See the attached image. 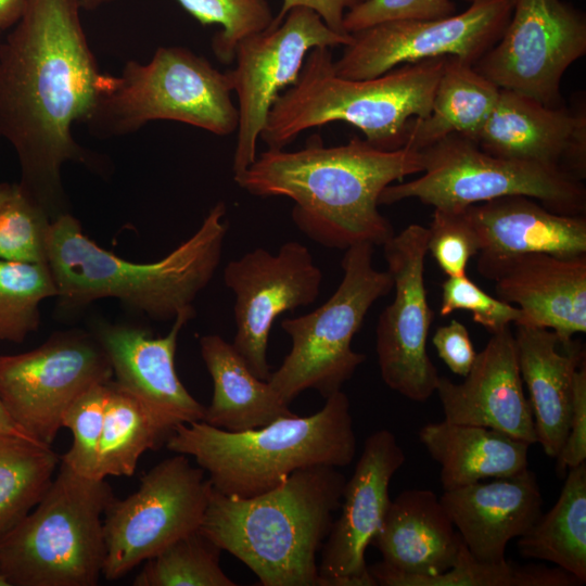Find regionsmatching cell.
<instances>
[{
    "mask_svg": "<svg viewBox=\"0 0 586 586\" xmlns=\"http://www.w3.org/2000/svg\"><path fill=\"white\" fill-rule=\"evenodd\" d=\"M80 10V0H27L0 43V139L16 154L20 189L51 220L67 213L62 167L88 157L73 127L87 120L106 77Z\"/></svg>",
    "mask_w": 586,
    "mask_h": 586,
    "instance_id": "cell-1",
    "label": "cell"
},
{
    "mask_svg": "<svg viewBox=\"0 0 586 586\" xmlns=\"http://www.w3.org/2000/svg\"><path fill=\"white\" fill-rule=\"evenodd\" d=\"M422 171L419 151H385L358 137L324 146L316 136L296 151L267 149L233 180L255 196L291 199L292 220L302 233L345 251L358 243L383 245L395 234L379 198L394 181Z\"/></svg>",
    "mask_w": 586,
    "mask_h": 586,
    "instance_id": "cell-2",
    "label": "cell"
},
{
    "mask_svg": "<svg viewBox=\"0 0 586 586\" xmlns=\"http://www.w3.org/2000/svg\"><path fill=\"white\" fill-rule=\"evenodd\" d=\"M337 469L298 470L246 498L212 487L200 532L243 562L263 586H323L317 555L341 505L346 479Z\"/></svg>",
    "mask_w": 586,
    "mask_h": 586,
    "instance_id": "cell-3",
    "label": "cell"
},
{
    "mask_svg": "<svg viewBox=\"0 0 586 586\" xmlns=\"http://www.w3.org/2000/svg\"><path fill=\"white\" fill-rule=\"evenodd\" d=\"M226 215V204L218 202L188 240L149 264L114 255L90 240L71 214L58 216L50 224L47 249L61 306L73 309L115 297L154 320L175 319L193 307L218 268L229 227Z\"/></svg>",
    "mask_w": 586,
    "mask_h": 586,
    "instance_id": "cell-4",
    "label": "cell"
},
{
    "mask_svg": "<svg viewBox=\"0 0 586 586\" xmlns=\"http://www.w3.org/2000/svg\"><path fill=\"white\" fill-rule=\"evenodd\" d=\"M446 59L405 63L373 78L348 79L334 72L331 48H314L295 84L272 104L260 138L268 149L281 150L309 128L345 122L378 149H400L408 122L429 116Z\"/></svg>",
    "mask_w": 586,
    "mask_h": 586,
    "instance_id": "cell-5",
    "label": "cell"
},
{
    "mask_svg": "<svg viewBox=\"0 0 586 586\" xmlns=\"http://www.w3.org/2000/svg\"><path fill=\"white\" fill-rule=\"evenodd\" d=\"M166 446L193 457L216 492L246 498L279 486L298 470L348 466L357 438L349 399L339 391L313 415L280 418L257 429L229 432L204 421L180 423Z\"/></svg>",
    "mask_w": 586,
    "mask_h": 586,
    "instance_id": "cell-6",
    "label": "cell"
},
{
    "mask_svg": "<svg viewBox=\"0 0 586 586\" xmlns=\"http://www.w3.org/2000/svg\"><path fill=\"white\" fill-rule=\"evenodd\" d=\"M105 479L62 461L34 509L0 539V569L11 586H94L103 572Z\"/></svg>",
    "mask_w": 586,
    "mask_h": 586,
    "instance_id": "cell-7",
    "label": "cell"
},
{
    "mask_svg": "<svg viewBox=\"0 0 586 586\" xmlns=\"http://www.w3.org/2000/svg\"><path fill=\"white\" fill-rule=\"evenodd\" d=\"M227 72L186 47H160L148 63L128 61L106 74L85 122L98 138L123 137L154 120H175L217 136L238 129Z\"/></svg>",
    "mask_w": 586,
    "mask_h": 586,
    "instance_id": "cell-8",
    "label": "cell"
},
{
    "mask_svg": "<svg viewBox=\"0 0 586 586\" xmlns=\"http://www.w3.org/2000/svg\"><path fill=\"white\" fill-rule=\"evenodd\" d=\"M371 243H358L345 250L342 280L321 306L306 315L281 321L291 339V349L268 383L290 404L311 388L327 398L341 391L366 355L352 348L370 307L393 289L386 271L373 266Z\"/></svg>",
    "mask_w": 586,
    "mask_h": 586,
    "instance_id": "cell-9",
    "label": "cell"
},
{
    "mask_svg": "<svg viewBox=\"0 0 586 586\" xmlns=\"http://www.w3.org/2000/svg\"><path fill=\"white\" fill-rule=\"evenodd\" d=\"M419 152L423 175L387 186L379 205L417 199L434 208L459 211L502 196L525 195L556 213L585 214V186L560 167L495 156L458 133Z\"/></svg>",
    "mask_w": 586,
    "mask_h": 586,
    "instance_id": "cell-10",
    "label": "cell"
},
{
    "mask_svg": "<svg viewBox=\"0 0 586 586\" xmlns=\"http://www.w3.org/2000/svg\"><path fill=\"white\" fill-rule=\"evenodd\" d=\"M204 471L177 454L150 469L138 489L113 498L104 511L102 575L115 581L178 538L200 530L212 485Z\"/></svg>",
    "mask_w": 586,
    "mask_h": 586,
    "instance_id": "cell-11",
    "label": "cell"
},
{
    "mask_svg": "<svg viewBox=\"0 0 586 586\" xmlns=\"http://www.w3.org/2000/svg\"><path fill=\"white\" fill-rule=\"evenodd\" d=\"M109 358L92 333H54L37 348L0 356V398L26 434L51 445L68 406L90 387L111 381Z\"/></svg>",
    "mask_w": 586,
    "mask_h": 586,
    "instance_id": "cell-12",
    "label": "cell"
},
{
    "mask_svg": "<svg viewBox=\"0 0 586 586\" xmlns=\"http://www.w3.org/2000/svg\"><path fill=\"white\" fill-rule=\"evenodd\" d=\"M351 34L332 30L311 9L296 7L281 23L242 40L227 71L238 101L233 176L256 160L257 141L276 99L298 78L307 53L317 47L347 46Z\"/></svg>",
    "mask_w": 586,
    "mask_h": 586,
    "instance_id": "cell-13",
    "label": "cell"
},
{
    "mask_svg": "<svg viewBox=\"0 0 586 586\" xmlns=\"http://www.w3.org/2000/svg\"><path fill=\"white\" fill-rule=\"evenodd\" d=\"M586 53V17L563 0H514L500 39L473 65L500 89L562 106L565 71Z\"/></svg>",
    "mask_w": 586,
    "mask_h": 586,
    "instance_id": "cell-14",
    "label": "cell"
},
{
    "mask_svg": "<svg viewBox=\"0 0 586 586\" xmlns=\"http://www.w3.org/2000/svg\"><path fill=\"white\" fill-rule=\"evenodd\" d=\"M514 0H473L461 13L436 20L383 22L352 33L336 75L348 79L380 76L398 65L456 56L474 65L501 37Z\"/></svg>",
    "mask_w": 586,
    "mask_h": 586,
    "instance_id": "cell-15",
    "label": "cell"
},
{
    "mask_svg": "<svg viewBox=\"0 0 586 586\" xmlns=\"http://www.w3.org/2000/svg\"><path fill=\"white\" fill-rule=\"evenodd\" d=\"M383 252L395 292L375 330L380 374L391 390L423 403L440 379L426 351L433 320L424 281L428 229L409 225L383 244Z\"/></svg>",
    "mask_w": 586,
    "mask_h": 586,
    "instance_id": "cell-16",
    "label": "cell"
},
{
    "mask_svg": "<svg viewBox=\"0 0 586 586\" xmlns=\"http://www.w3.org/2000/svg\"><path fill=\"white\" fill-rule=\"evenodd\" d=\"M224 281L235 296L237 332L231 344L252 372L268 381L271 327L281 314L317 300L322 271L306 245L289 241L277 254L257 247L230 260L224 270Z\"/></svg>",
    "mask_w": 586,
    "mask_h": 586,
    "instance_id": "cell-17",
    "label": "cell"
},
{
    "mask_svg": "<svg viewBox=\"0 0 586 586\" xmlns=\"http://www.w3.org/2000/svg\"><path fill=\"white\" fill-rule=\"evenodd\" d=\"M404 462V450L391 431L382 429L366 438L343 487L340 515L320 550L323 586H375L366 549L382 526L391 502V480Z\"/></svg>",
    "mask_w": 586,
    "mask_h": 586,
    "instance_id": "cell-18",
    "label": "cell"
},
{
    "mask_svg": "<svg viewBox=\"0 0 586 586\" xmlns=\"http://www.w3.org/2000/svg\"><path fill=\"white\" fill-rule=\"evenodd\" d=\"M476 266L498 298L520 309L515 326L551 330L562 344L586 332V255L533 253Z\"/></svg>",
    "mask_w": 586,
    "mask_h": 586,
    "instance_id": "cell-19",
    "label": "cell"
},
{
    "mask_svg": "<svg viewBox=\"0 0 586 586\" xmlns=\"http://www.w3.org/2000/svg\"><path fill=\"white\" fill-rule=\"evenodd\" d=\"M194 315L193 307L181 310L165 336H154L141 327L105 321H98L92 331L109 358L115 383L174 429L180 423L202 421L205 411L175 369L179 333Z\"/></svg>",
    "mask_w": 586,
    "mask_h": 586,
    "instance_id": "cell-20",
    "label": "cell"
},
{
    "mask_svg": "<svg viewBox=\"0 0 586 586\" xmlns=\"http://www.w3.org/2000/svg\"><path fill=\"white\" fill-rule=\"evenodd\" d=\"M473 140L504 158L560 167L578 179L586 175V114L547 106L500 89L496 104Z\"/></svg>",
    "mask_w": 586,
    "mask_h": 586,
    "instance_id": "cell-21",
    "label": "cell"
},
{
    "mask_svg": "<svg viewBox=\"0 0 586 586\" xmlns=\"http://www.w3.org/2000/svg\"><path fill=\"white\" fill-rule=\"evenodd\" d=\"M463 378L460 383L438 379L435 392L445 421L489 428L530 445L537 443L510 327L492 334Z\"/></svg>",
    "mask_w": 586,
    "mask_h": 586,
    "instance_id": "cell-22",
    "label": "cell"
},
{
    "mask_svg": "<svg viewBox=\"0 0 586 586\" xmlns=\"http://www.w3.org/2000/svg\"><path fill=\"white\" fill-rule=\"evenodd\" d=\"M440 500L469 552L483 561L506 559L508 543L526 533L543 513L538 480L528 468L444 491Z\"/></svg>",
    "mask_w": 586,
    "mask_h": 586,
    "instance_id": "cell-23",
    "label": "cell"
},
{
    "mask_svg": "<svg viewBox=\"0 0 586 586\" xmlns=\"http://www.w3.org/2000/svg\"><path fill=\"white\" fill-rule=\"evenodd\" d=\"M479 242L477 262L544 253L586 255V217L556 213L535 199L508 195L463 208Z\"/></svg>",
    "mask_w": 586,
    "mask_h": 586,
    "instance_id": "cell-24",
    "label": "cell"
},
{
    "mask_svg": "<svg viewBox=\"0 0 586 586\" xmlns=\"http://www.w3.org/2000/svg\"><path fill=\"white\" fill-rule=\"evenodd\" d=\"M463 542L440 498L430 489H407L391 500L373 545L394 571L433 576L457 561Z\"/></svg>",
    "mask_w": 586,
    "mask_h": 586,
    "instance_id": "cell-25",
    "label": "cell"
},
{
    "mask_svg": "<svg viewBox=\"0 0 586 586\" xmlns=\"http://www.w3.org/2000/svg\"><path fill=\"white\" fill-rule=\"evenodd\" d=\"M520 374L530 394L537 443L550 458L560 455L569 432L574 375L584 351L565 345L544 328L517 326L514 335Z\"/></svg>",
    "mask_w": 586,
    "mask_h": 586,
    "instance_id": "cell-26",
    "label": "cell"
},
{
    "mask_svg": "<svg viewBox=\"0 0 586 586\" xmlns=\"http://www.w3.org/2000/svg\"><path fill=\"white\" fill-rule=\"evenodd\" d=\"M418 436L440 464L444 491L512 475L528 468L531 445L489 428L443 420L424 424Z\"/></svg>",
    "mask_w": 586,
    "mask_h": 586,
    "instance_id": "cell-27",
    "label": "cell"
},
{
    "mask_svg": "<svg viewBox=\"0 0 586 586\" xmlns=\"http://www.w3.org/2000/svg\"><path fill=\"white\" fill-rule=\"evenodd\" d=\"M199 342L213 381L212 400L202 421L225 431L241 432L295 415L268 381L252 372L231 343L218 334L203 335Z\"/></svg>",
    "mask_w": 586,
    "mask_h": 586,
    "instance_id": "cell-28",
    "label": "cell"
},
{
    "mask_svg": "<svg viewBox=\"0 0 586 586\" xmlns=\"http://www.w3.org/2000/svg\"><path fill=\"white\" fill-rule=\"evenodd\" d=\"M499 90L473 65L447 56L431 112L408 122L403 148L420 151L451 133L473 139L492 113Z\"/></svg>",
    "mask_w": 586,
    "mask_h": 586,
    "instance_id": "cell-29",
    "label": "cell"
},
{
    "mask_svg": "<svg viewBox=\"0 0 586 586\" xmlns=\"http://www.w3.org/2000/svg\"><path fill=\"white\" fill-rule=\"evenodd\" d=\"M523 558L538 559L586 582V464L569 469L553 507L519 537Z\"/></svg>",
    "mask_w": 586,
    "mask_h": 586,
    "instance_id": "cell-30",
    "label": "cell"
},
{
    "mask_svg": "<svg viewBox=\"0 0 586 586\" xmlns=\"http://www.w3.org/2000/svg\"><path fill=\"white\" fill-rule=\"evenodd\" d=\"M173 430L144 403L111 380L93 477L131 476L141 455L166 443Z\"/></svg>",
    "mask_w": 586,
    "mask_h": 586,
    "instance_id": "cell-31",
    "label": "cell"
},
{
    "mask_svg": "<svg viewBox=\"0 0 586 586\" xmlns=\"http://www.w3.org/2000/svg\"><path fill=\"white\" fill-rule=\"evenodd\" d=\"M60 462L48 444L0 433V539L41 500Z\"/></svg>",
    "mask_w": 586,
    "mask_h": 586,
    "instance_id": "cell-32",
    "label": "cell"
},
{
    "mask_svg": "<svg viewBox=\"0 0 586 586\" xmlns=\"http://www.w3.org/2000/svg\"><path fill=\"white\" fill-rule=\"evenodd\" d=\"M369 572L381 586H576L575 576L556 566H521L500 561L474 558L462 544L456 563L444 573L433 576L408 575L378 562Z\"/></svg>",
    "mask_w": 586,
    "mask_h": 586,
    "instance_id": "cell-33",
    "label": "cell"
},
{
    "mask_svg": "<svg viewBox=\"0 0 586 586\" xmlns=\"http://www.w3.org/2000/svg\"><path fill=\"white\" fill-rule=\"evenodd\" d=\"M221 549L200 530L148 559L135 586H235L221 569Z\"/></svg>",
    "mask_w": 586,
    "mask_h": 586,
    "instance_id": "cell-34",
    "label": "cell"
},
{
    "mask_svg": "<svg viewBox=\"0 0 586 586\" xmlns=\"http://www.w3.org/2000/svg\"><path fill=\"white\" fill-rule=\"evenodd\" d=\"M56 295L47 263L0 259V340L23 342L39 326L40 303Z\"/></svg>",
    "mask_w": 586,
    "mask_h": 586,
    "instance_id": "cell-35",
    "label": "cell"
},
{
    "mask_svg": "<svg viewBox=\"0 0 586 586\" xmlns=\"http://www.w3.org/2000/svg\"><path fill=\"white\" fill-rule=\"evenodd\" d=\"M176 1L200 24L221 26L212 39V50L216 59L227 65L233 62L242 40L269 28L275 18L266 0Z\"/></svg>",
    "mask_w": 586,
    "mask_h": 586,
    "instance_id": "cell-36",
    "label": "cell"
},
{
    "mask_svg": "<svg viewBox=\"0 0 586 586\" xmlns=\"http://www.w3.org/2000/svg\"><path fill=\"white\" fill-rule=\"evenodd\" d=\"M51 221L47 212L17 184L13 196L0 207V259L48 264Z\"/></svg>",
    "mask_w": 586,
    "mask_h": 586,
    "instance_id": "cell-37",
    "label": "cell"
},
{
    "mask_svg": "<svg viewBox=\"0 0 586 586\" xmlns=\"http://www.w3.org/2000/svg\"><path fill=\"white\" fill-rule=\"evenodd\" d=\"M110 382L97 384L79 395L66 409L62 428L72 432L73 443L61 461L78 474L93 477L103 431Z\"/></svg>",
    "mask_w": 586,
    "mask_h": 586,
    "instance_id": "cell-38",
    "label": "cell"
},
{
    "mask_svg": "<svg viewBox=\"0 0 586 586\" xmlns=\"http://www.w3.org/2000/svg\"><path fill=\"white\" fill-rule=\"evenodd\" d=\"M428 229V252L447 277L466 275L470 259L479 254L477 235L463 209L434 208Z\"/></svg>",
    "mask_w": 586,
    "mask_h": 586,
    "instance_id": "cell-39",
    "label": "cell"
},
{
    "mask_svg": "<svg viewBox=\"0 0 586 586\" xmlns=\"http://www.w3.org/2000/svg\"><path fill=\"white\" fill-rule=\"evenodd\" d=\"M456 310L471 313L473 321L492 334L510 327L512 322L518 323L521 318L517 306L489 295L467 273L448 277L442 283L440 314L448 316Z\"/></svg>",
    "mask_w": 586,
    "mask_h": 586,
    "instance_id": "cell-40",
    "label": "cell"
},
{
    "mask_svg": "<svg viewBox=\"0 0 586 586\" xmlns=\"http://www.w3.org/2000/svg\"><path fill=\"white\" fill-rule=\"evenodd\" d=\"M455 13L451 0H364L345 13L343 27L352 34L383 22L436 20Z\"/></svg>",
    "mask_w": 586,
    "mask_h": 586,
    "instance_id": "cell-41",
    "label": "cell"
},
{
    "mask_svg": "<svg viewBox=\"0 0 586 586\" xmlns=\"http://www.w3.org/2000/svg\"><path fill=\"white\" fill-rule=\"evenodd\" d=\"M557 471L579 466L586 460V364L578 365L574 375L572 409L564 446L557 457Z\"/></svg>",
    "mask_w": 586,
    "mask_h": 586,
    "instance_id": "cell-42",
    "label": "cell"
},
{
    "mask_svg": "<svg viewBox=\"0 0 586 586\" xmlns=\"http://www.w3.org/2000/svg\"><path fill=\"white\" fill-rule=\"evenodd\" d=\"M432 343L438 357L453 373L460 377L469 373L477 353L463 323L453 319L448 324L438 327Z\"/></svg>",
    "mask_w": 586,
    "mask_h": 586,
    "instance_id": "cell-43",
    "label": "cell"
},
{
    "mask_svg": "<svg viewBox=\"0 0 586 586\" xmlns=\"http://www.w3.org/2000/svg\"><path fill=\"white\" fill-rule=\"evenodd\" d=\"M359 2L360 0H283L271 26L281 23L290 10L305 7L314 10L332 30L347 34L343 27L344 15Z\"/></svg>",
    "mask_w": 586,
    "mask_h": 586,
    "instance_id": "cell-44",
    "label": "cell"
},
{
    "mask_svg": "<svg viewBox=\"0 0 586 586\" xmlns=\"http://www.w3.org/2000/svg\"><path fill=\"white\" fill-rule=\"evenodd\" d=\"M27 0H0V36L23 16Z\"/></svg>",
    "mask_w": 586,
    "mask_h": 586,
    "instance_id": "cell-45",
    "label": "cell"
},
{
    "mask_svg": "<svg viewBox=\"0 0 586 586\" xmlns=\"http://www.w3.org/2000/svg\"><path fill=\"white\" fill-rule=\"evenodd\" d=\"M0 433H9V434H15V435H21V436L31 437L28 434H26L24 431H22L13 422V420L8 415L3 404L1 402V398H0Z\"/></svg>",
    "mask_w": 586,
    "mask_h": 586,
    "instance_id": "cell-46",
    "label": "cell"
},
{
    "mask_svg": "<svg viewBox=\"0 0 586 586\" xmlns=\"http://www.w3.org/2000/svg\"><path fill=\"white\" fill-rule=\"evenodd\" d=\"M17 190V183H0V207L8 202Z\"/></svg>",
    "mask_w": 586,
    "mask_h": 586,
    "instance_id": "cell-47",
    "label": "cell"
},
{
    "mask_svg": "<svg viewBox=\"0 0 586 586\" xmlns=\"http://www.w3.org/2000/svg\"><path fill=\"white\" fill-rule=\"evenodd\" d=\"M116 0H80V5L82 10L94 11L105 4L112 3Z\"/></svg>",
    "mask_w": 586,
    "mask_h": 586,
    "instance_id": "cell-48",
    "label": "cell"
},
{
    "mask_svg": "<svg viewBox=\"0 0 586 586\" xmlns=\"http://www.w3.org/2000/svg\"><path fill=\"white\" fill-rule=\"evenodd\" d=\"M0 586H11L7 575L0 569Z\"/></svg>",
    "mask_w": 586,
    "mask_h": 586,
    "instance_id": "cell-49",
    "label": "cell"
},
{
    "mask_svg": "<svg viewBox=\"0 0 586 586\" xmlns=\"http://www.w3.org/2000/svg\"><path fill=\"white\" fill-rule=\"evenodd\" d=\"M466 1H468V2H472L473 0H466Z\"/></svg>",
    "mask_w": 586,
    "mask_h": 586,
    "instance_id": "cell-50",
    "label": "cell"
},
{
    "mask_svg": "<svg viewBox=\"0 0 586 586\" xmlns=\"http://www.w3.org/2000/svg\"><path fill=\"white\" fill-rule=\"evenodd\" d=\"M360 1H364V0H360Z\"/></svg>",
    "mask_w": 586,
    "mask_h": 586,
    "instance_id": "cell-51",
    "label": "cell"
}]
</instances>
